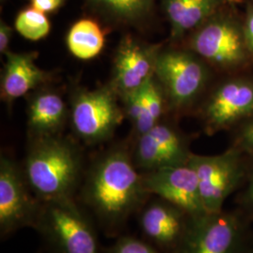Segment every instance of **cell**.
I'll use <instances>...</instances> for the list:
<instances>
[{
    "label": "cell",
    "mask_w": 253,
    "mask_h": 253,
    "mask_svg": "<svg viewBox=\"0 0 253 253\" xmlns=\"http://www.w3.org/2000/svg\"><path fill=\"white\" fill-rule=\"evenodd\" d=\"M233 146L253 158V118L239 129Z\"/></svg>",
    "instance_id": "cell-24"
},
{
    "label": "cell",
    "mask_w": 253,
    "mask_h": 253,
    "mask_svg": "<svg viewBox=\"0 0 253 253\" xmlns=\"http://www.w3.org/2000/svg\"><path fill=\"white\" fill-rule=\"evenodd\" d=\"M67 109L61 97L51 91L35 95L28 106V127L31 138L57 135L66 118Z\"/></svg>",
    "instance_id": "cell-16"
},
{
    "label": "cell",
    "mask_w": 253,
    "mask_h": 253,
    "mask_svg": "<svg viewBox=\"0 0 253 253\" xmlns=\"http://www.w3.org/2000/svg\"><path fill=\"white\" fill-rule=\"evenodd\" d=\"M243 31L247 47L251 54L253 55V9H251L248 13Z\"/></svg>",
    "instance_id": "cell-26"
},
{
    "label": "cell",
    "mask_w": 253,
    "mask_h": 253,
    "mask_svg": "<svg viewBox=\"0 0 253 253\" xmlns=\"http://www.w3.org/2000/svg\"><path fill=\"white\" fill-rule=\"evenodd\" d=\"M117 18L132 21L148 10L152 0H93Z\"/></svg>",
    "instance_id": "cell-21"
},
{
    "label": "cell",
    "mask_w": 253,
    "mask_h": 253,
    "mask_svg": "<svg viewBox=\"0 0 253 253\" xmlns=\"http://www.w3.org/2000/svg\"><path fill=\"white\" fill-rule=\"evenodd\" d=\"M158 46L125 38L118 46L112 88L122 97L139 89L155 76Z\"/></svg>",
    "instance_id": "cell-13"
},
{
    "label": "cell",
    "mask_w": 253,
    "mask_h": 253,
    "mask_svg": "<svg viewBox=\"0 0 253 253\" xmlns=\"http://www.w3.org/2000/svg\"><path fill=\"white\" fill-rule=\"evenodd\" d=\"M191 154L188 139L160 122L136 139L132 159L137 169L145 172L188 164Z\"/></svg>",
    "instance_id": "cell-12"
},
{
    "label": "cell",
    "mask_w": 253,
    "mask_h": 253,
    "mask_svg": "<svg viewBox=\"0 0 253 253\" xmlns=\"http://www.w3.org/2000/svg\"><path fill=\"white\" fill-rule=\"evenodd\" d=\"M106 253H163L146 240L132 235H121Z\"/></svg>",
    "instance_id": "cell-22"
},
{
    "label": "cell",
    "mask_w": 253,
    "mask_h": 253,
    "mask_svg": "<svg viewBox=\"0 0 253 253\" xmlns=\"http://www.w3.org/2000/svg\"><path fill=\"white\" fill-rule=\"evenodd\" d=\"M155 76L173 105L183 107L199 95L208 79L205 65L189 52L168 50L160 52Z\"/></svg>",
    "instance_id": "cell-9"
},
{
    "label": "cell",
    "mask_w": 253,
    "mask_h": 253,
    "mask_svg": "<svg viewBox=\"0 0 253 253\" xmlns=\"http://www.w3.org/2000/svg\"><path fill=\"white\" fill-rule=\"evenodd\" d=\"M6 56L1 79V96L7 102L26 95L47 80L48 74L35 63L34 53L16 54L9 51Z\"/></svg>",
    "instance_id": "cell-15"
},
{
    "label": "cell",
    "mask_w": 253,
    "mask_h": 253,
    "mask_svg": "<svg viewBox=\"0 0 253 253\" xmlns=\"http://www.w3.org/2000/svg\"><path fill=\"white\" fill-rule=\"evenodd\" d=\"M23 172L40 201L75 199L83 177L81 152L57 135L31 138Z\"/></svg>",
    "instance_id": "cell-2"
},
{
    "label": "cell",
    "mask_w": 253,
    "mask_h": 253,
    "mask_svg": "<svg viewBox=\"0 0 253 253\" xmlns=\"http://www.w3.org/2000/svg\"><path fill=\"white\" fill-rule=\"evenodd\" d=\"M15 28L19 34L29 41H40L50 32V22L45 13L34 9L22 10L15 20Z\"/></svg>",
    "instance_id": "cell-20"
},
{
    "label": "cell",
    "mask_w": 253,
    "mask_h": 253,
    "mask_svg": "<svg viewBox=\"0 0 253 253\" xmlns=\"http://www.w3.org/2000/svg\"><path fill=\"white\" fill-rule=\"evenodd\" d=\"M12 35V29L6 23L0 24V52L7 54L9 52V44Z\"/></svg>",
    "instance_id": "cell-27"
},
{
    "label": "cell",
    "mask_w": 253,
    "mask_h": 253,
    "mask_svg": "<svg viewBox=\"0 0 253 253\" xmlns=\"http://www.w3.org/2000/svg\"><path fill=\"white\" fill-rule=\"evenodd\" d=\"M237 208L244 213L252 222L253 221V171L248 173L246 186L235 199Z\"/></svg>",
    "instance_id": "cell-23"
},
{
    "label": "cell",
    "mask_w": 253,
    "mask_h": 253,
    "mask_svg": "<svg viewBox=\"0 0 253 253\" xmlns=\"http://www.w3.org/2000/svg\"><path fill=\"white\" fill-rule=\"evenodd\" d=\"M142 175L150 196L172 203L191 217L208 213L202 201L196 172L189 163L142 172Z\"/></svg>",
    "instance_id": "cell-10"
},
{
    "label": "cell",
    "mask_w": 253,
    "mask_h": 253,
    "mask_svg": "<svg viewBox=\"0 0 253 253\" xmlns=\"http://www.w3.org/2000/svg\"><path fill=\"white\" fill-rule=\"evenodd\" d=\"M190 45L195 54L220 69L239 68L252 55L243 28L229 19H216L204 24L191 37Z\"/></svg>",
    "instance_id": "cell-7"
},
{
    "label": "cell",
    "mask_w": 253,
    "mask_h": 253,
    "mask_svg": "<svg viewBox=\"0 0 253 253\" xmlns=\"http://www.w3.org/2000/svg\"><path fill=\"white\" fill-rule=\"evenodd\" d=\"M208 132L233 126L253 115V82L235 79L220 84L205 107Z\"/></svg>",
    "instance_id": "cell-14"
},
{
    "label": "cell",
    "mask_w": 253,
    "mask_h": 253,
    "mask_svg": "<svg viewBox=\"0 0 253 253\" xmlns=\"http://www.w3.org/2000/svg\"><path fill=\"white\" fill-rule=\"evenodd\" d=\"M244 156L235 146L215 156L191 154L188 163L196 172L202 201L208 213L222 211L228 197L245 184L248 172Z\"/></svg>",
    "instance_id": "cell-5"
},
{
    "label": "cell",
    "mask_w": 253,
    "mask_h": 253,
    "mask_svg": "<svg viewBox=\"0 0 253 253\" xmlns=\"http://www.w3.org/2000/svg\"><path fill=\"white\" fill-rule=\"evenodd\" d=\"M63 2L64 0H31V5L32 8L46 13L58 9Z\"/></svg>",
    "instance_id": "cell-25"
},
{
    "label": "cell",
    "mask_w": 253,
    "mask_h": 253,
    "mask_svg": "<svg viewBox=\"0 0 253 253\" xmlns=\"http://www.w3.org/2000/svg\"><path fill=\"white\" fill-rule=\"evenodd\" d=\"M150 197L132 152L120 145L92 163L80 187L82 205L108 235H117Z\"/></svg>",
    "instance_id": "cell-1"
},
{
    "label": "cell",
    "mask_w": 253,
    "mask_h": 253,
    "mask_svg": "<svg viewBox=\"0 0 253 253\" xmlns=\"http://www.w3.org/2000/svg\"><path fill=\"white\" fill-rule=\"evenodd\" d=\"M111 88L83 91L73 104V126L75 133L88 145L108 140L122 121V112Z\"/></svg>",
    "instance_id": "cell-8"
},
{
    "label": "cell",
    "mask_w": 253,
    "mask_h": 253,
    "mask_svg": "<svg viewBox=\"0 0 253 253\" xmlns=\"http://www.w3.org/2000/svg\"><path fill=\"white\" fill-rule=\"evenodd\" d=\"M34 229L51 253H100L93 220L76 198L42 202Z\"/></svg>",
    "instance_id": "cell-3"
},
{
    "label": "cell",
    "mask_w": 253,
    "mask_h": 253,
    "mask_svg": "<svg viewBox=\"0 0 253 253\" xmlns=\"http://www.w3.org/2000/svg\"><path fill=\"white\" fill-rule=\"evenodd\" d=\"M42 202L37 198L16 163L0 158V234L7 237L20 229L36 225Z\"/></svg>",
    "instance_id": "cell-6"
},
{
    "label": "cell",
    "mask_w": 253,
    "mask_h": 253,
    "mask_svg": "<svg viewBox=\"0 0 253 253\" xmlns=\"http://www.w3.org/2000/svg\"><path fill=\"white\" fill-rule=\"evenodd\" d=\"M253 253V235H252V237H251V240H250V243H249V247H248V250H247V253Z\"/></svg>",
    "instance_id": "cell-28"
},
{
    "label": "cell",
    "mask_w": 253,
    "mask_h": 253,
    "mask_svg": "<svg viewBox=\"0 0 253 253\" xmlns=\"http://www.w3.org/2000/svg\"><path fill=\"white\" fill-rule=\"evenodd\" d=\"M172 26V36L179 38L202 26L217 9L219 0H163Z\"/></svg>",
    "instance_id": "cell-17"
},
{
    "label": "cell",
    "mask_w": 253,
    "mask_h": 253,
    "mask_svg": "<svg viewBox=\"0 0 253 253\" xmlns=\"http://www.w3.org/2000/svg\"><path fill=\"white\" fill-rule=\"evenodd\" d=\"M138 216L145 240L163 253H174L191 218L182 208L157 196H151L145 202Z\"/></svg>",
    "instance_id": "cell-11"
},
{
    "label": "cell",
    "mask_w": 253,
    "mask_h": 253,
    "mask_svg": "<svg viewBox=\"0 0 253 253\" xmlns=\"http://www.w3.org/2000/svg\"><path fill=\"white\" fill-rule=\"evenodd\" d=\"M163 94L155 76L145 83L142 87V101L140 116L134 125L136 139L150 130L160 123L163 112Z\"/></svg>",
    "instance_id": "cell-19"
},
{
    "label": "cell",
    "mask_w": 253,
    "mask_h": 253,
    "mask_svg": "<svg viewBox=\"0 0 253 253\" xmlns=\"http://www.w3.org/2000/svg\"><path fill=\"white\" fill-rule=\"evenodd\" d=\"M104 42L100 26L89 19H83L74 24L67 36L70 52L83 60L96 57L102 51Z\"/></svg>",
    "instance_id": "cell-18"
},
{
    "label": "cell",
    "mask_w": 253,
    "mask_h": 253,
    "mask_svg": "<svg viewBox=\"0 0 253 253\" xmlns=\"http://www.w3.org/2000/svg\"><path fill=\"white\" fill-rule=\"evenodd\" d=\"M252 221L236 208L191 217L174 253H246Z\"/></svg>",
    "instance_id": "cell-4"
}]
</instances>
